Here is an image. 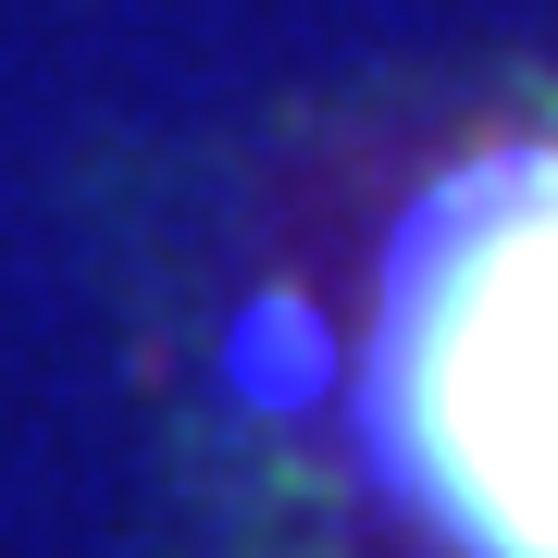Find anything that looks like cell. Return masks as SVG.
Here are the masks:
<instances>
[{
    "label": "cell",
    "instance_id": "cell-1",
    "mask_svg": "<svg viewBox=\"0 0 558 558\" xmlns=\"http://www.w3.org/2000/svg\"><path fill=\"white\" fill-rule=\"evenodd\" d=\"M348 447L435 558H558V112L398 211Z\"/></svg>",
    "mask_w": 558,
    "mask_h": 558
}]
</instances>
